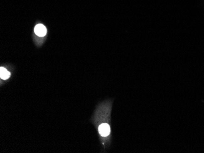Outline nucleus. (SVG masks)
Segmentation results:
<instances>
[{
    "instance_id": "obj_1",
    "label": "nucleus",
    "mask_w": 204,
    "mask_h": 153,
    "mask_svg": "<svg viewBox=\"0 0 204 153\" xmlns=\"http://www.w3.org/2000/svg\"><path fill=\"white\" fill-rule=\"evenodd\" d=\"M99 132L102 137H107L111 132L110 125L108 123H102L99 127Z\"/></svg>"
},
{
    "instance_id": "obj_2",
    "label": "nucleus",
    "mask_w": 204,
    "mask_h": 153,
    "mask_svg": "<svg viewBox=\"0 0 204 153\" xmlns=\"http://www.w3.org/2000/svg\"><path fill=\"white\" fill-rule=\"evenodd\" d=\"M47 32L46 26L42 24H37L34 28V33L35 34L39 36V37H44L45 36Z\"/></svg>"
},
{
    "instance_id": "obj_3",
    "label": "nucleus",
    "mask_w": 204,
    "mask_h": 153,
    "mask_svg": "<svg viewBox=\"0 0 204 153\" xmlns=\"http://www.w3.org/2000/svg\"><path fill=\"white\" fill-rule=\"evenodd\" d=\"M11 76L10 72H9L6 68L1 67L0 68V77L2 79H7Z\"/></svg>"
}]
</instances>
